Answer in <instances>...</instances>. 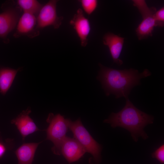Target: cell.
<instances>
[{
	"label": "cell",
	"mask_w": 164,
	"mask_h": 164,
	"mask_svg": "<svg viewBox=\"0 0 164 164\" xmlns=\"http://www.w3.org/2000/svg\"><path fill=\"white\" fill-rule=\"evenodd\" d=\"M97 79L101 82L106 95L114 94L116 98L128 97L131 90L140 84V80L150 76L151 72L145 69L139 73L133 68L122 70L106 67L101 63Z\"/></svg>",
	"instance_id": "1"
},
{
	"label": "cell",
	"mask_w": 164,
	"mask_h": 164,
	"mask_svg": "<svg viewBox=\"0 0 164 164\" xmlns=\"http://www.w3.org/2000/svg\"><path fill=\"white\" fill-rule=\"evenodd\" d=\"M125 107L117 113H112L105 119V123L109 124L114 128L120 127L128 130L133 140L137 142L139 137L145 140L149 137L144 130L148 124H152L154 117L137 108L126 98Z\"/></svg>",
	"instance_id": "2"
},
{
	"label": "cell",
	"mask_w": 164,
	"mask_h": 164,
	"mask_svg": "<svg viewBox=\"0 0 164 164\" xmlns=\"http://www.w3.org/2000/svg\"><path fill=\"white\" fill-rule=\"evenodd\" d=\"M133 5L138 9L142 18V21L136 29V34L139 40L151 36L155 26L154 15L156 9L154 7H149L145 0H132Z\"/></svg>",
	"instance_id": "3"
},
{
	"label": "cell",
	"mask_w": 164,
	"mask_h": 164,
	"mask_svg": "<svg viewBox=\"0 0 164 164\" xmlns=\"http://www.w3.org/2000/svg\"><path fill=\"white\" fill-rule=\"evenodd\" d=\"M68 127L74 138L84 148L86 152L91 154L97 160L100 158L101 146L91 136L78 119L72 121L68 119Z\"/></svg>",
	"instance_id": "4"
},
{
	"label": "cell",
	"mask_w": 164,
	"mask_h": 164,
	"mask_svg": "<svg viewBox=\"0 0 164 164\" xmlns=\"http://www.w3.org/2000/svg\"><path fill=\"white\" fill-rule=\"evenodd\" d=\"M48 119L50 124L47 130V138L53 143V151L58 154L60 152L61 144L66 137L69 128L68 119H65L58 114L55 115L50 114Z\"/></svg>",
	"instance_id": "5"
},
{
	"label": "cell",
	"mask_w": 164,
	"mask_h": 164,
	"mask_svg": "<svg viewBox=\"0 0 164 164\" xmlns=\"http://www.w3.org/2000/svg\"><path fill=\"white\" fill-rule=\"evenodd\" d=\"M58 1L50 0L43 6L36 18L37 29H43L49 26H52L55 29L59 28L63 18L57 15L56 7Z\"/></svg>",
	"instance_id": "6"
},
{
	"label": "cell",
	"mask_w": 164,
	"mask_h": 164,
	"mask_svg": "<svg viewBox=\"0 0 164 164\" xmlns=\"http://www.w3.org/2000/svg\"><path fill=\"white\" fill-rule=\"evenodd\" d=\"M76 31L82 46L85 47L88 43V36L91 31V26L88 19L84 16L83 12L80 8L78 9L76 13L70 21Z\"/></svg>",
	"instance_id": "7"
},
{
	"label": "cell",
	"mask_w": 164,
	"mask_h": 164,
	"mask_svg": "<svg viewBox=\"0 0 164 164\" xmlns=\"http://www.w3.org/2000/svg\"><path fill=\"white\" fill-rule=\"evenodd\" d=\"M60 152L68 161L70 163L78 160L86 151L75 138L66 136L61 144Z\"/></svg>",
	"instance_id": "8"
},
{
	"label": "cell",
	"mask_w": 164,
	"mask_h": 164,
	"mask_svg": "<svg viewBox=\"0 0 164 164\" xmlns=\"http://www.w3.org/2000/svg\"><path fill=\"white\" fill-rule=\"evenodd\" d=\"M36 23V18L35 15L24 12L19 19L14 36L15 37L22 36H27L30 37L37 36L39 32L35 28Z\"/></svg>",
	"instance_id": "9"
},
{
	"label": "cell",
	"mask_w": 164,
	"mask_h": 164,
	"mask_svg": "<svg viewBox=\"0 0 164 164\" xmlns=\"http://www.w3.org/2000/svg\"><path fill=\"white\" fill-rule=\"evenodd\" d=\"M124 38L111 32L106 33L103 37V43L107 46L112 58L113 62L120 66L123 63L119 59L124 42Z\"/></svg>",
	"instance_id": "10"
},
{
	"label": "cell",
	"mask_w": 164,
	"mask_h": 164,
	"mask_svg": "<svg viewBox=\"0 0 164 164\" xmlns=\"http://www.w3.org/2000/svg\"><path fill=\"white\" fill-rule=\"evenodd\" d=\"M19 15L16 9L9 8L0 13V37L5 38L15 27Z\"/></svg>",
	"instance_id": "11"
},
{
	"label": "cell",
	"mask_w": 164,
	"mask_h": 164,
	"mask_svg": "<svg viewBox=\"0 0 164 164\" xmlns=\"http://www.w3.org/2000/svg\"><path fill=\"white\" fill-rule=\"evenodd\" d=\"M31 111L27 109L23 111L12 122L17 126L23 138L38 129L35 123L29 115Z\"/></svg>",
	"instance_id": "12"
},
{
	"label": "cell",
	"mask_w": 164,
	"mask_h": 164,
	"mask_svg": "<svg viewBox=\"0 0 164 164\" xmlns=\"http://www.w3.org/2000/svg\"><path fill=\"white\" fill-rule=\"evenodd\" d=\"M39 143L24 144L16 150L18 164H32L36 150Z\"/></svg>",
	"instance_id": "13"
},
{
	"label": "cell",
	"mask_w": 164,
	"mask_h": 164,
	"mask_svg": "<svg viewBox=\"0 0 164 164\" xmlns=\"http://www.w3.org/2000/svg\"><path fill=\"white\" fill-rule=\"evenodd\" d=\"M21 68L14 69L9 68L0 69V92L3 95L8 91L15 77Z\"/></svg>",
	"instance_id": "14"
},
{
	"label": "cell",
	"mask_w": 164,
	"mask_h": 164,
	"mask_svg": "<svg viewBox=\"0 0 164 164\" xmlns=\"http://www.w3.org/2000/svg\"><path fill=\"white\" fill-rule=\"evenodd\" d=\"M17 4L23 10L24 12L34 15L39 14L43 6L36 0H18L17 1Z\"/></svg>",
	"instance_id": "15"
},
{
	"label": "cell",
	"mask_w": 164,
	"mask_h": 164,
	"mask_svg": "<svg viewBox=\"0 0 164 164\" xmlns=\"http://www.w3.org/2000/svg\"><path fill=\"white\" fill-rule=\"evenodd\" d=\"M79 1L84 11L89 15L95 10L97 6L98 1L96 0H80Z\"/></svg>",
	"instance_id": "16"
},
{
	"label": "cell",
	"mask_w": 164,
	"mask_h": 164,
	"mask_svg": "<svg viewBox=\"0 0 164 164\" xmlns=\"http://www.w3.org/2000/svg\"><path fill=\"white\" fill-rule=\"evenodd\" d=\"M155 26L163 27L164 25V7H162L154 15Z\"/></svg>",
	"instance_id": "17"
},
{
	"label": "cell",
	"mask_w": 164,
	"mask_h": 164,
	"mask_svg": "<svg viewBox=\"0 0 164 164\" xmlns=\"http://www.w3.org/2000/svg\"><path fill=\"white\" fill-rule=\"evenodd\" d=\"M152 156L156 158L161 163L164 162V145H162L152 154Z\"/></svg>",
	"instance_id": "18"
},
{
	"label": "cell",
	"mask_w": 164,
	"mask_h": 164,
	"mask_svg": "<svg viewBox=\"0 0 164 164\" xmlns=\"http://www.w3.org/2000/svg\"><path fill=\"white\" fill-rule=\"evenodd\" d=\"M5 150L4 145L0 143V157L4 154Z\"/></svg>",
	"instance_id": "19"
}]
</instances>
